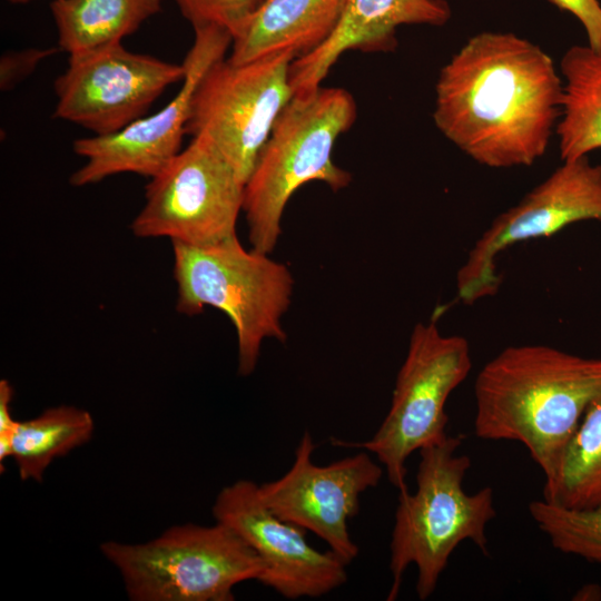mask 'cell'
I'll return each instance as SVG.
<instances>
[{
  "label": "cell",
  "mask_w": 601,
  "mask_h": 601,
  "mask_svg": "<svg viewBox=\"0 0 601 601\" xmlns=\"http://www.w3.org/2000/svg\"><path fill=\"white\" fill-rule=\"evenodd\" d=\"M562 96L563 80L540 46L512 32L483 31L442 67L433 120L480 165L528 167L548 149Z\"/></svg>",
  "instance_id": "cell-1"
},
{
  "label": "cell",
  "mask_w": 601,
  "mask_h": 601,
  "mask_svg": "<svg viewBox=\"0 0 601 601\" xmlns=\"http://www.w3.org/2000/svg\"><path fill=\"white\" fill-rule=\"evenodd\" d=\"M474 397L475 435L523 444L546 481L601 398V357L544 344L508 346L476 375Z\"/></svg>",
  "instance_id": "cell-2"
},
{
  "label": "cell",
  "mask_w": 601,
  "mask_h": 601,
  "mask_svg": "<svg viewBox=\"0 0 601 601\" xmlns=\"http://www.w3.org/2000/svg\"><path fill=\"white\" fill-rule=\"evenodd\" d=\"M461 435L420 450L416 490L400 492L390 544L393 578L387 600H394L406 569H417L416 594L428 599L447 566L451 554L463 541H471L487 554L485 529L495 518L493 490L485 486L465 492L464 477L471 460L459 454Z\"/></svg>",
  "instance_id": "cell-3"
},
{
  "label": "cell",
  "mask_w": 601,
  "mask_h": 601,
  "mask_svg": "<svg viewBox=\"0 0 601 601\" xmlns=\"http://www.w3.org/2000/svg\"><path fill=\"white\" fill-rule=\"evenodd\" d=\"M356 114L353 96L338 87H319L287 102L244 188L253 249L274 250L285 206L300 186L319 180L337 191L351 183L352 175L334 164L332 151Z\"/></svg>",
  "instance_id": "cell-4"
},
{
  "label": "cell",
  "mask_w": 601,
  "mask_h": 601,
  "mask_svg": "<svg viewBox=\"0 0 601 601\" xmlns=\"http://www.w3.org/2000/svg\"><path fill=\"white\" fill-rule=\"evenodd\" d=\"M171 244L177 312H224L236 331L238 374H252L263 342L287 338L282 318L292 302V273L268 254L246 249L237 235L208 246Z\"/></svg>",
  "instance_id": "cell-5"
},
{
  "label": "cell",
  "mask_w": 601,
  "mask_h": 601,
  "mask_svg": "<svg viewBox=\"0 0 601 601\" xmlns=\"http://www.w3.org/2000/svg\"><path fill=\"white\" fill-rule=\"evenodd\" d=\"M102 554L120 572L135 601H231L240 582L266 566L230 529L185 524L145 543L105 542Z\"/></svg>",
  "instance_id": "cell-6"
},
{
  "label": "cell",
  "mask_w": 601,
  "mask_h": 601,
  "mask_svg": "<svg viewBox=\"0 0 601 601\" xmlns=\"http://www.w3.org/2000/svg\"><path fill=\"white\" fill-rule=\"evenodd\" d=\"M472 368L471 347L460 335H444L434 322L417 323L398 370L390 410L364 442L332 440L334 445L362 449L376 455L388 481L406 491L407 459L447 437L445 405Z\"/></svg>",
  "instance_id": "cell-7"
},
{
  "label": "cell",
  "mask_w": 601,
  "mask_h": 601,
  "mask_svg": "<svg viewBox=\"0 0 601 601\" xmlns=\"http://www.w3.org/2000/svg\"><path fill=\"white\" fill-rule=\"evenodd\" d=\"M285 52L245 63H215L199 82L186 134L207 139L246 184L276 118L293 98Z\"/></svg>",
  "instance_id": "cell-8"
},
{
  "label": "cell",
  "mask_w": 601,
  "mask_h": 601,
  "mask_svg": "<svg viewBox=\"0 0 601 601\" xmlns=\"http://www.w3.org/2000/svg\"><path fill=\"white\" fill-rule=\"evenodd\" d=\"M245 184L204 137L188 146L155 177L130 229L138 238L208 246L236 236Z\"/></svg>",
  "instance_id": "cell-9"
},
{
  "label": "cell",
  "mask_w": 601,
  "mask_h": 601,
  "mask_svg": "<svg viewBox=\"0 0 601 601\" xmlns=\"http://www.w3.org/2000/svg\"><path fill=\"white\" fill-rule=\"evenodd\" d=\"M584 220L601 221V164H592L589 156L564 160L516 205L494 218L457 270L459 299L472 305L499 290L497 257L505 249Z\"/></svg>",
  "instance_id": "cell-10"
},
{
  "label": "cell",
  "mask_w": 601,
  "mask_h": 601,
  "mask_svg": "<svg viewBox=\"0 0 601 601\" xmlns=\"http://www.w3.org/2000/svg\"><path fill=\"white\" fill-rule=\"evenodd\" d=\"M185 67L127 50L121 42L69 55L55 81V117L95 134H115L144 117Z\"/></svg>",
  "instance_id": "cell-11"
},
{
  "label": "cell",
  "mask_w": 601,
  "mask_h": 601,
  "mask_svg": "<svg viewBox=\"0 0 601 601\" xmlns=\"http://www.w3.org/2000/svg\"><path fill=\"white\" fill-rule=\"evenodd\" d=\"M194 30L195 39L183 61L185 77L177 95L160 110L115 134L75 140L73 151L86 162L71 175L72 186L97 184L125 173L150 179L179 154L195 91L206 72L225 59L234 40L217 26Z\"/></svg>",
  "instance_id": "cell-12"
},
{
  "label": "cell",
  "mask_w": 601,
  "mask_h": 601,
  "mask_svg": "<svg viewBox=\"0 0 601 601\" xmlns=\"http://www.w3.org/2000/svg\"><path fill=\"white\" fill-rule=\"evenodd\" d=\"M314 449L313 437L305 431L290 469L282 477L258 485V492L273 513L319 536L348 564L358 554L348 521L358 513L359 495L381 482L383 467L367 451L316 465Z\"/></svg>",
  "instance_id": "cell-13"
},
{
  "label": "cell",
  "mask_w": 601,
  "mask_h": 601,
  "mask_svg": "<svg viewBox=\"0 0 601 601\" xmlns=\"http://www.w3.org/2000/svg\"><path fill=\"white\" fill-rule=\"evenodd\" d=\"M213 514L264 562L266 570L259 582L286 599L318 598L347 580V564L331 550H316L306 540L305 530L273 513L253 481L238 480L225 486Z\"/></svg>",
  "instance_id": "cell-14"
},
{
  "label": "cell",
  "mask_w": 601,
  "mask_h": 601,
  "mask_svg": "<svg viewBox=\"0 0 601 601\" xmlns=\"http://www.w3.org/2000/svg\"><path fill=\"white\" fill-rule=\"evenodd\" d=\"M452 16L445 0H346L332 35L311 52L295 58L289 69L293 96L321 87L332 66L348 50L391 51L403 24L443 26Z\"/></svg>",
  "instance_id": "cell-15"
},
{
  "label": "cell",
  "mask_w": 601,
  "mask_h": 601,
  "mask_svg": "<svg viewBox=\"0 0 601 601\" xmlns=\"http://www.w3.org/2000/svg\"><path fill=\"white\" fill-rule=\"evenodd\" d=\"M346 0H265L227 59L234 65L290 52L295 58L321 46L336 28Z\"/></svg>",
  "instance_id": "cell-16"
},
{
  "label": "cell",
  "mask_w": 601,
  "mask_h": 601,
  "mask_svg": "<svg viewBox=\"0 0 601 601\" xmlns=\"http://www.w3.org/2000/svg\"><path fill=\"white\" fill-rule=\"evenodd\" d=\"M560 71L563 96L555 134L564 161L601 149V51L572 46L562 56Z\"/></svg>",
  "instance_id": "cell-17"
},
{
  "label": "cell",
  "mask_w": 601,
  "mask_h": 601,
  "mask_svg": "<svg viewBox=\"0 0 601 601\" xmlns=\"http://www.w3.org/2000/svg\"><path fill=\"white\" fill-rule=\"evenodd\" d=\"M59 49L69 55L118 43L161 10V0H53Z\"/></svg>",
  "instance_id": "cell-18"
},
{
  "label": "cell",
  "mask_w": 601,
  "mask_h": 601,
  "mask_svg": "<svg viewBox=\"0 0 601 601\" xmlns=\"http://www.w3.org/2000/svg\"><path fill=\"white\" fill-rule=\"evenodd\" d=\"M95 430L89 412L73 406H57L39 416L18 421L10 443V457L22 481H42L45 470L57 457L86 444Z\"/></svg>",
  "instance_id": "cell-19"
},
{
  "label": "cell",
  "mask_w": 601,
  "mask_h": 601,
  "mask_svg": "<svg viewBox=\"0 0 601 601\" xmlns=\"http://www.w3.org/2000/svg\"><path fill=\"white\" fill-rule=\"evenodd\" d=\"M543 500L569 509L601 504V398L589 407L555 474L544 482Z\"/></svg>",
  "instance_id": "cell-20"
},
{
  "label": "cell",
  "mask_w": 601,
  "mask_h": 601,
  "mask_svg": "<svg viewBox=\"0 0 601 601\" xmlns=\"http://www.w3.org/2000/svg\"><path fill=\"white\" fill-rule=\"evenodd\" d=\"M529 512L554 549L601 564V504L569 509L541 499Z\"/></svg>",
  "instance_id": "cell-21"
},
{
  "label": "cell",
  "mask_w": 601,
  "mask_h": 601,
  "mask_svg": "<svg viewBox=\"0 0 601 601\" xmlns=\"http://www.w3.org/2000/svg\"><path fill=\"white\" fill-rule=\"evenodd\" d=\"M265 0H175L194 28L217 26L239 37ZM234 41V40H233Z\"/></svg>",
  "instance_id": "cell-22"
},
{
  "label": "cell",
  "mask_w": 601,
  "mask_h": 601,
  "mask_svg": "<svg viewBox=\"0 0 601 601\" xmlns=\"http://www.w3.org/2000/svg\"><path fill=\"white\" fill-rule=\"evenodd\" d=\"M57 49L60 50L59 48H33L3 55L0 60L1 90L7 91L28 77L41 60L53 55Z\"/></svg>",
  "instance_id": "cell-23"
},
{
  "label": "cell",
  "mask_w": 601,
  "mask_h": 601,
  "mask_svg": "<svg viewBox=\"0 0 601 601\" xmlns=\"http://www.w3.org/2000/svg\"><path fill=\"white\" fill-rule=\"evenodd\" d=\"M572 13L583 26L588 46L601 51V4L599 0H548Z\"/></svg>",
  "instance_id": "cell-24"
},
{
  "label": "cell",
  "mask_w": 601,
  "mask_h": 601,
  "mask_svg": "<svg viewBox=\"0 0 601 601\" xmlns=\"http://www.w3.org/2000/svg\"><path fill=\"white\" fill-rule=\"evenodd\" d=\"M13 388L7 380L0 381V462L10 457V443L18 421L11 415Z\"/></svg>",
  "instance_id": "cell-25"
},
{
  "label": "cell",
  "mask_w": 601,
  "mask_h": 601,
  "mask_svg": "<svg viewBox=\"0 0 601 601\" xmlns=\"http://www.w3.org/2000/svg\"><path fill=\"white\" fill-rule=\"evenodd\" d=\"M7 1L10 2V3H13V4H24V3H28L31 0H7Z\"/></svg>",
  "instance_id": "cell-26"
}]
</instances>
